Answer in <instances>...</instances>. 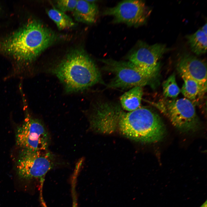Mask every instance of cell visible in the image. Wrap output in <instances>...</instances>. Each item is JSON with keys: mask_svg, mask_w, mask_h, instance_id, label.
Returning <instances> with one entry per match:
<instances>
[{"mask_svg": "<svg viewBox=\"0 0 207 207\" xmlns=\"http://www.w3.org/2000/svg\"><path fill=\"white\" fill-rule=\"evenodd\" d=\"M74 200H73V205H72V207H77V204H76V199L74 198Z\"/></svg>", "mask_w": 207, "mask_h": 207, "instance_id": "obj_18", "label": "cell"}, {"mask_svg": "<svg viewBox=\"0 0 207 207\" xmlns=\"http://www.w3.org/2000/svg\"><path fill=\"white\" fill-rule=\"evenodd\" d=\"M53 72L69 92L83 90L101 83L99 70L89 56L83 51H75L69 53Z\"/></svg>", "mask_w": 207, "mask_h": 207, "instance_id": "obj_3", "label": "cell"}, {"mask_svg": "<svg viewBox=\"0 0 207 207\" xmlns=\"http://www.w3.org/2000/svg\"><path fill=\"white\" fill-rule=\"evenodd\" d=\"M184 83L180 90L183 95L194 105L202 98L206 92L207 86L184 76H181Z\"/></svg>", "mask_w": 207, "mask_h": 207, "instance_id": "obj_12", "label": "cell"}, {"mask_svg": "<svg viewBox=\"0 0 207 207\" xmlns=\"http://www.w3.org/2000/svg\"><path fill=\"white\" fill-rule=\"evenodd\" d=\"M152 104L182 132H193L200 126L194 105L185 98L171 99L166 98Z\"/></svg>", "mask_w": 207, "mask_h": 207, "instance_id": "obj_5", "label": "cell"}, {"mask_svg": "<svg viewBox=\"0 0 207 207\" xmlns=\"http://www.w3.org/2000/svg\"><path fill=\"white\" fill-rule=\"evenodd\" d=\"M116 128L129 138L151 143L159 134L160 124L156 114L149 108L140 107L126 112L115 104L110 111L107 129L109 132Z\"/></svg>", "mask_w": 207, "mask_h": 207, "instance_id": "obj_2", "label": "cell"}, {"mask_svg": "<svg viewBox=\"0 0 207 207\" xmlns=\"http://www.w3.org/2000/svg\"><path fill=\"white\" fill-rule=\"evenodd\" d=\"M73 15L77 21L87 24L95 23L98 14V9L94 2L87 0H77Z\"/></svg>", "mask_w": 207, "mask_h": 207, "instance_id": "obj_11", "label": "cell"}, {"mask_svg": "<svg viewBox=\"0 0 207 207\" xmlns=\"http://www.w3.org/2000/svg\"><path fill=\"white\" fill-rule=\"evenodd\" d=\"M53 155L47 150L33 151L21 149L16 164L19 177L23 179L42 181L54 166Z\"/></svg>", "mask_w": 207, "mask_h": 207, "instance_id": "obj_6", "label": "cell"}, {"mask_svg": "<svg viewBox=\"0 0 207 207\" xmlns=\"http://www.w3.org/2000/svg\"><path fill=\"white\" fill-rule=\"evenodd\" d=\"M207 200L200 207H207Z\"/></svg>", "mask_w": 207, "mask_h": 207, "instance_id": "obj_19", "label": "cell"}, {"mask_svg": "<svg viewBox=\"0 0 207 207\" xmlns=\"http://www.w3.org/2000/svg\"><path fill=\"white\" fill-rule=\"evenodd\" d=\"M143 93L142 87L139 86L132 88L124 93L120 99L122 108L129 112L139 108Z\"/></svg>", "mask_w": 207, "mask_h": 207, "instance_id": "obj_13", "label": "cell"}, {"mask_svg": "<svg viewBox=\"0 0 207 207\" xmlns=\"http://www.w3.org/2000/svg\"><path fill=\"white\" fill-rule=\"evenodd\" d=\"M103 69L112 73L113 78L108 85L111 88L125 89L149 85L155 88L158 83V77L143 71L129 61L111 59L100 60Z\"/></svg>", "mask_w": 207, "mask_h": 207, "instance_id": "obj_4", "label": "cell"}, {"mask_svg": "<svg viewBox=\"0 0 207 207\" xmlns=\"http://www.w3.org/2000/svg\"><path fill=\"white\" fill-rule=\"evenodd\" d=\"M177 69L181 76L191 78L207 86V68L205 62L195 56L184 54L179 58Z\"/></svg>", "mask_w": 207, "mask_h": 207, "instance_id": "obj_10", "label": "cell"}, {"mask_svg": "<svg viewBox=\"0 0 207 207\" xmlns=\"http://www.w3.org/2000/svg\"><path fill=\"white\" fill-rule=\"evenodd\" d=\"M47 13L60 30L71 28L74 25V23L70 17L57 9H51L47 11Z\"/></svg>", "mask_w": 207, "mask_h": 207, "instance_id": "obj_15", "label": "cell"}, {"mask_svg": "<svg viewBox=\"0 0 207 207\" xmlns=\"http://www.w3.org/2000/svg\"><path fill=\"white\" fill-rule=\"evenodd\" d=\"M16 137V143L21 149L45 151L47 150L49 145V134L43 124L28 114L17 128Z\"/></svg>", "mask_w": 207, "mask_h": 207, "instance_id": "obj_7", "label": "cell"}, {"mask_svg": "<svg viewBox=\"0 0 207 207\" xmlns=\"http://www.w3.org/2000/svg\"><path fill=\"white\" fill-rule=\"evenodd\" d=\"M51 30L38 21L32 20L5 39L0 48L20 62L34 60L55 40Z\"/></svg>", "mask_w": 207, "mask_h": 207, "instance_id": "obj_1", "label": "cell"}, {"mask_svg": "<svg viewBox=\"0 0 207 207\" xmlns=\"http://www.w3.org/2000/svg\"><path fill=\"white\" fill-rule=\"evenodd\" d=\"M207 23L193 34L188 35L187 38L191 51L199 55L207 51Z\"/></svg>", "mask_w": 207, "mask_h": 207, "instance_id": "obj_14", "label": "cell"}, {"mask_svg": "<svg viewBox=\"0 0 207 207\" xmlns=\"http://www.w3.org/2000/svg\"><path fill=\"white\" fill-rule=\"evenodd\" d=\"M168 50L164 44L149 45L140 41L130 51L127 58L129 61L143 71L159 77L160 67L159 60Z\"/></svg>", "mask_w": 207, "mask_h": 207, "instance_id": "obj_8", "label": "cell"}, {"mask_svg": "<svg viewBox=\"0 0 207 207\" xmlns=\"http://www.w3.org/2000/svg\"><path fill=\"white\" fill-rule=\"evenodd\" d=\"M163 93L166 98L175 99L178 95L180 90L176 81L175 74L171 75L162 84Z\"/></svg>", "mask_w": 207, "mask_h": 207, "instance_id": "obj_16", "label": "cell"}, {"mask_svg": "<svg viewBox=\"0 0 207 207\" xmlns=\"http://www.w3.org/2000/svg\"><path fill=\"white\" fill-rule=\"evenodd\" d=\"M77 0H60L57 1L56 6L58 9L65 13L73 12L76 6Z\"/></svg>", "mask_w": 207, "mask_h": 207, "instance_id": "obj_17", "label": "cell"}, {"mask_svg": "<svg viewBox=\"0 0 207 207\" xmlns=\"http://www.w3.org/2000/svg\"><path fill=\"white\" fill-rule=\"evenodd\" d=\"M150 11L143 1L125 0L104 12L105 15L112 16L115 23H124L129 26L138 27L146 22Z\"/></svg>", "mask_w": 207, "mask_h": 207, "instance_id": "obj_9", "label": "cell"}]
</instances>
